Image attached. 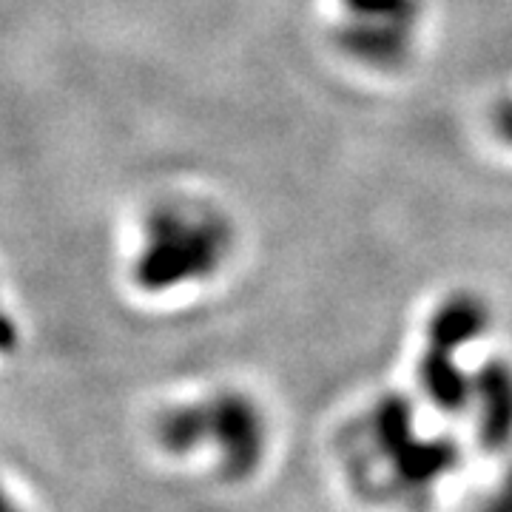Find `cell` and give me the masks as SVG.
I'll return each mask as SVG.
<instances>
[{
    "label": "cell",
    "instance_id": "3",
    "mask_svg": "<svg viewBox=\"0 0 512 512\" xmlns=\"http://www.w3.org/2000/svg\"><path fill=\"white\" fill-rule=\"evenodd\" d=\"M370 447L384 464L390 484L407 498H421L453 473L458 450L450 439H427L416 430L413 407L390 399L373 410Z\"/></svg>",
    "mask_w": 512,
    "mask_h": 512
},
{
    "label": "cell",
    "instance_id": "1",
    "mask_svg": "<svg viewBox=\"0 0 512 512\" xmlns=\"http://www.w3.org/2000/svg\"><path fill=\"white\" fill-rule=\"evenodd\" d=\"M220 251V222L194 205L165 202L143 217L131 276L146 293L174 291L214 271Z\"/></svg>",
    "mask_w": 512,
    "mask_h": 512
},
{
    "label": "cell",
    "instance_id": "4",
    "mask_svg": "<svg viewBox=\"0 0 512 512\" xmlns=\"http://www.w3.org/2000/svg\"><path fill=\"white\" fill-rule=\"evenodd\" d=\"M478 441L487 450H504L512 441V373L507 367H487L473 384Z\"/></svg>",
    "mask_w": 512,
    "mask_h": 512
},
{
    "label": "cell",
    "instance_id": "2",
    "mask_svg": "<svg viewBox=\"0 0 512 512\" xmlns=\"http://www.w3.org/2000/svg\"><path fill=\"white\" fill-rule=\"evenodd\" d=\"M163 436L171 450L214 444L228 476H248L265 456V419L245 396H214L168 416Z\"/></svg>",
    "mask_w": 512,
    "mask_h": 512
},
{
    "label": "cell",
    "instance_id": "5",
    "mask_svg": "<svg viewBox=\"0 0 512 512\" xmlns=\"http://www.w3.org/2000/svg\"><path fill=\"white\" fill-rule=\"evenodd\" d=\"M481 512H512V464L507 467V473L501 476L498 487L487 498V504H484Z\"/></svg>",
    "mask_w": 512,
    "mask_h": 512
}]
</instances>
